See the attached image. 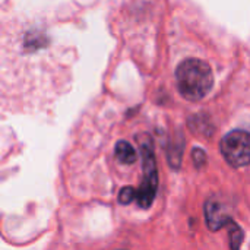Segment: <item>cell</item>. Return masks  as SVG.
Returning a JSON list of instances; mask_svg holds the SVG:
<instances>
[{
	"instance_id": "obj_1",
	"label": "cell",
	"mask_w": 250,
	"mask_h": 250,
	"mask_svg": "<svg viewBox=\"0 0 250 250\" xmlns=\"http://www.w3.org/2000/svg\"><path fill=\"white\" fill-rule=\"evenodd\" d=\"M64 79L63 56L40 22L0 21V108L41 107L59 94Z\"/></svg>"
},
{
	"instance_id": "obj_2",
	"label": "cell",
	"mask_w": 250,
	"mask_h": 250,
	"mask_svg": "<svg viewBox=\"0 0 250 250\" xmlns=\"http://www.w3.org/2000/svg\"><path fill=\"white\" fill-rule=\"evenodd\" d=\"M176 83L185 100L201 101L214 86V72L201 59H186L176 69Z\"/></svg>"
},
{
	"instance_id": "obj_3",
	"label": "cell",
	"mask_w": 250,
	"mask_h": 250,
	"mask_svg": "<svg viewBox=\"0 0 250 250\" xmlns=\"http://www.w3.org/2000/svg\"><path fill=\"white\" fill-rule=\"evenodd\" d=\"M139 149L142 154V164H144V179L136 190V199L141 208L148 209L157 195L158 188V171H157V163L154 157V144L152 139L148 135H144L142 139H139Z\"/></svg>"
},
{
	"instance_id": "obj_4",
	"label": "cell",
	"mask_w": 250,
	"mask_h": 250,
	"mask_svg": "<svg viewBox=\"0 0 250 250\" xmlns=\"http://www.w3.org/2000/svg\"><path fill=\"white\" fill-rule=\"evenodd\" d=\"M220 148L223 157L231 167L242 168L249 164L250 141L246 130H233L227 133L221 139Z\"/></svg>"
},
{
	"instance_id": "obj_5",
	"label": "cell",
	"mask_w": 250,
	"mask_h": 250,
	"mask_svg": "<svg viewBox=\"0 0 250 250\" xmlns=\"http://www.w3.org/2000/svg\"><path fill=\"white\" fill-rule=\"evenodd\" d=\"M205 215H207L208 227L212 231H217L224 226L233 223L230 215H227V212L224 211V207L217 201H208L205 204Z\"/></svg>"
},
{
	"instance_id": "obj_6",
	"label": "cell",
	"mask_w": 250,
	"mask_h": 250,
	"mask_svg": "<svg viewBox=\"0 0 250 250\" xmlns=\"http://www.w3.org/2000/svg\"><path fill=\"white\" fill-rule=\"evenodd\" d=\"M114 154H116V158L119 163L125 164V166H130L136 161V152H135V148L126 142V141H120L117 142L116 145V149H114Z\"/></svg>"
},
{
	"instance_id": "obj_7",
	"label": "cell",
	"mask_w": 250,
	"mask_h": 250,
	"mask_svg": "<svg viewBox=\"0 0 250 250\" xmlns=\"http://www.w3.org/2000/svg\"><path fill=\"white\" fill-rule=\"evenodd\" d=\"M119 204L122 205H129L133 199H136V190L130 186H126L120 190L119 193Z\"/></svg>"
},
{
	"instance_id": "obj_8",
	"label": "cell",
	"mask_w": 250,
	"mask_h": 250,
	"mask_svg": "<svg viewBox=\"0 0 250 250\" xmlns=\"http://www.w3.org/2000/svg\"><path fill=\"white\" fill-rule=\"evenodd\" d=\"M233 229H231V249L239 250L242 246V242H243V231L239 226H236L234 223L231 224Z\"/></svg>"
}]
</instances>
